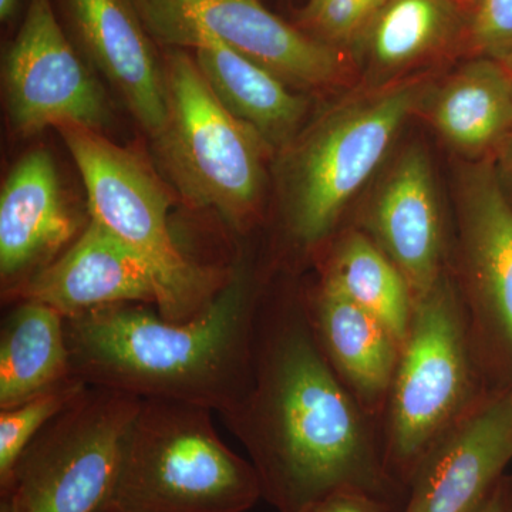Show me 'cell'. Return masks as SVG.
<instances>
[{
  "label": "cell",
  "instance_id": "cell-1",
  "mask_svg": "<svg viewBox=\"0 0 512 512\" xmlns=\"http://www.w3.org/2000/svg\"><path fill=\"white\" fill-rule=\"evenodd\" d=\"M220 416L247 450L262 498L276 512H311L348 491L403 507L406 491L387 473L379 423L326 359L306 293L261 286L247 380Z\"/></svg>",
  "mask_w": 512,
  "mask_h": 512
},
{
  "label": "cell",
  "instance_id": "cell-2",
  "mask_svg": "<svg viewBox=\"0 0 512 512\" xmlns=\"http://www.w3.org/2000/svg\"><path fill=\"white\" fill-rule=\"evenodd\" d=\"M261 285L247 266L235 265L211 305L190 322L165 319L144 303L64 316L73 376L140 399L178 400L220 414L247 380Z\"/></svg>",
  "mask_w": 512,
  "mask_h": 512
},
{
  "label": "cell",
  "instance_id": "cell-3",
  "mask_svg": "<svg viewBox=\"0 0 512 512\" xmlns=\"http://www.w3.org/2000/svg\"><path fill=\"white\" fill-rule=\"evenodd\" d=\"M490 392L450 271L414 302L382 420L387 473L407 493L431 448Z\"/></svg>",
  "mask_w": 512,
  "mask_h": 512
},
{
  "label": "cell",
  "instance_id": "cell-4",
  "mask_svg": "<svg viewBox=\"0 0 512 512\" xmlns=\"http://www.w3.org/2000/svg\"><path fill=\"white\" fill-rule=\"evenodd\" d=\"M212 410L143 399L124 436L109 504L124 512H247L262 498L251 461L218 436Z\"/></svg>",
  "mask_w": 512,
  "mask_h": 512
},
{
  "label": "cell",
  "instance_id": "cell-5",
  "mask_svg": "<svg viewBox=\"0 0 512 512\" xmlns=\"http://www.w3.org/2000/svg\"><path fill=\"white\" fill-rule=\"evenodd\" d=\"M427 90L421 77L390 83L343 101L309 128L289 160L286 181L285 231L299 251L328 244Z\"/></svg>",
  "mask_w": 512,
  "mask_h": 512
},
{
  "label": "cell",
  "instance_id": "cell-6",
  "mask_svg": "<svg viewBox=\"0 0 512 512\" xmlns=\"http://www.w3.org/2000/svg\"><path fill=\"white\" fill-rule=\"evenodd\" d=\"M82 175L90 218L133 248L153 266L163 286L157 309L173 322L197 319L228 281L192 262L170 225V194L136 154L111 143L93 128L57 127Z\"/></svg>",
  "mask_w": 512,
  "mask_h": 512
},
{
  "label": "cell",
  "instance_id": "cell-7",
  "mask_svg": "<svg viewBox=\"0 0 512 512\" xmlns=\"http://www.w3.org/2000/svg\"><path fill=\"white\" fill-rule=\"evenodd\" d=\"M164 70L168 119L156 140L167 173L185 200L247 231L261 204L269 144L225 109L190 56L171 53Z\"/></svg>",
  "mask_w": 512,
  "mask_h": 512
},
{
  "label": "cell",
  "instance_id": "cell-8",
  "mask_svg": "<svg viewBox=\"0 0 512 512\" xmlns=\"http://www.w3.org/2000/svg\"><path fill=\"white\" fill-rule=\"evenodd\" d=\"M140 397L87 384L40 431L0 483V512H99Z\"/></svg>",
  "mask_w": 512,
  "mask_h": 512
},
{
  "label": "cell",
  "instance_id": "cell-9",
  "mask_svg": "<svg viewBox=\"0 0 512 512\" xmlns=\"http://www.w3.org/2000/svg\"><path fill=\"white\" fill-rule=\"evenodd\" d=\"M456 259L448 265L490 390L512 386V204L490 163L464 168Z\"/></svg>",
  "mask_w": 512,
  "mask_h": 512
},
{
  "label": "cell",
  "instance_id": "cell-10",
  "mask_svg": "<svg viewBox=\"0 0 512 512\" xmlns=\"http://www.w3.org/2000/svg\"><path fill=\"white\" fill-rule=\"evenodd\" d=\"M3 86L20 136L66 124L99 130L109 120L99 83L64 36L50 0H30L3 63Z\"/></svg>",
  "mask_w": 512,
  "mask_h": 512
},
{
  "label": "cell",
  "instance_id": "cell-11",
  "mask_svg": "<svg viewBox=\"0 0 512 512\" xmlns=\"http://www.w3.org/2000/svg\"><path fill=\"white\" fill-rule=\"evenodd\" d=\"M512 460V386L491 390L421 460L400 512H477Z\"/></svg>",
  "mask_w": 512,
  "mask_h": 512
},
{
  "label": "cell",
  "instance_id": "cell-12",
  "mask_svg": "<svg viewBox=\"0 0 512 512\" xmlns=\"http://www.w3.org/2000/svg\"><path fill=\"white\" fill-rule=\"evenodd\" d=\"M363 232L402 272L414 302L448 269V242L433 167L426 151H403L377 188Z\"/></svg>",
  "mask_w": 512,
  "mask_h": 512
},
{
  "label": "cell",
  "instance_id": "cell-13",
  "mask_svg": "<svg viewBox=\"0 0 512 512\" xmlns=\"http://www.w3.org/2000/svg\"><path fill=\"white\" fill-rule=\"evenodd\" d=\"M87 224L64 194L50 154H26L10 171L0 194L3 301L8 303L37 272L72 247Z\"/></svg>",
  "mask_w": 512,
  "mask_h": 512
},
{
  "label": "cell",
  "instance_id": "cell-14",
  "mask_svg": "<svg viewBox=\"0 0 512 512\" xmlns=\"http://www.w3.org/2000/svg\"><path fill=\"white\" fill-rule=\"evenodd\" d=\"M46 303L63 316L114 303L160 308L163 286L153 266L90 218L80 237L56 261L37 272L8 303Z\"/></svg>",
  "mask_w": 512,
  "mask_h": 512
},
{
  "label": "cell",
  "instance_id": "cell-15",
  "mask_svg": "<svg viewBox=\"0 0 512 512\" xmlns=\"http://www.w3.org/2000/svg\"><path fill=\"white\" fill-rule=\"evenodd\" d=\"M185 25L217 36L285 83L328 86L342 77L335 47L303 35L258 0H175Z\"/></svg>",
  "mask_w": 512,
  "mask_h": 512
},
{
  "label": "cell",
  "instance_id": "cell-16",
  "mask_svg": "<svg viewBox=\"0 0 512 512\" xmlns=\"http://www.w3.org/2000/svg\"><path fill=\"white\" fill-rule=\"evenodd\" d=\"M87 53L151 137L168 119L165 70L127 0H69Z\"/></svg>",
  "mask_w": 512,
  "mask_h": 512
},
{
  "label": "cell",
  "instance_id": "cell-17",
  "mask_svg": "<svg viewBox=\"0 0 512 512\" xmlns=\"http://www.w3.org/2000/svg\"><path fill=\"white\" fill-rule=\"evenodd\" d=\"M306 302L330 366L380 426L402 346L376 316L320 281Z\"/></svg>",
  "mask_w": 512,
  "mask_h": 512
},
{
  "label": "cell",
  "instance_id": "cell-18",
  "mask_svg": "<svg viewBox=\"0 0 512 512\" xmlns=\"http://www.w3.org/2000/svg\"><path fill=\"white\" fill-rule=\"evenodd\" d=\"M195 63L229 113L255 128L266 143H284L306 113V100L288 83L198 26L185 25Z\"/></svg>",
  "mask_w": 512,
  "mask_h": 512
},
{
  "label": "cell",
  "instance_id": "cell-19",
  "mask_svg": "<svg viewBox=\"0 0 512 512\" xmlns=\"http://www.w3.org/2000/svg\"><path fill=\"white\" fill-rule=\"evenodd\" d=\"M430 120L467 156L500 146L512 131L510 74L488 57L464 64L431 97Z\"/></svg>",
  "mask_w": 512,
  "mask_h": 512
},
{
  "label": "cell",
  "instance_id": "cell-20",
  "mask_svg": "<svg viewBox=\"0 0 512 512\" xmlns=\"http://www.w3.org/2000/svg\"><path fill=\"white\" fill-rule=\"evenodd\" d=\"M0 336V410L73 376L64 316L46 303H13Z\"/></svg>",
  "mask_w": 512,
  "mask_h": 512
},
{
  "label": "cell",
  "instance_id": "cell-21",
  "mask_svg": "<svg viewBox=\"0 0 512 512\" xmlns=\"http://www.w3.org/2000/svg\"><path fill=\"white\" fill-rule=\"evenodd\" d=\"M319 281L376 316L403 345L412 323V291L402 272L362 229H346L330 242Z\"/></svg>",
  "mask_w": 512,
  "mask_h": 512
},
{
  "label": "cell",
  "instance_id": "cell-22",
  "mask_svg": "<svg viewBox=\"0 0 512 512\" xmlns=\"http://www.w3.org/2000/svg\"><path fill=\"white\" fill-rule=\"evenodd\" d=\"M457 25V0H386L360 36L370 67L396 73L446 45Z\"/></svg>",
  "mask_w": 512,
  "mask_h": 512
},
{
  "label": "cell",
  "instance_id": "cell-23",
  "mask_svg": "<svg viewBox=\"0 0 512 512\" xmlns=\"http://www.w3.org/2000/svg\"><path fill=\"white\" fill-rule=\"evenodd\" d=\"M86 386L83 380L72 376L25 402L0 410V483L9 477L16 461L37 434Z\"/></svg>",
  "mask_w": 512,
  "mask_h": 512
},
{
  "label": "cell",
  "instance_id": "cell-24",
  "mask_svg": "<svg viewBox=\"0 0 512 512\" xmlns=\"http://www.w3.org/2000/svg\"><path fill=\"white\" fill-rule=\"evenodd\" d=\"M386 0H309L313 28L333 42H350L362 35Z\"/></svg>",
  "mask_w": 512,
  "mask_h": 512
},
{
  "label": "cell",
  "instance_id": "cell-25",
  "mask_svg": "<svg viewBox=\"0 0 512 512\" xmlns=\"http://www.w3.org/2000/svg\"><path fill=\"white\" fill-rule=\"evenodd\" d=\"M471 42L485 55H512V0H478Z\"/></svg>",
  "mask_w": 512,
  "mask_h": 512
},
{
  "label": "cell",
  "instance_id": "cell-26",
  "mask_svg": "<svg viewBox=\"0 0 512 512\" xmlns=\"http://www.w3.org/2000/svg\"><path fill=\"white\" fill-rule=\"evenodd\" d=\"M386 501L363 493H339L330 495L316 505L311 512H396Z\"/></svg>",
  "mask_w": 512,
  "mask_h": 512
},
{
  "label": "cell",
  "instance_id": "cell-27",
  "mask_svg": "<svg viewBox=\"0 0 512 512\" xmlns=\"http://www.w3.org/2000/svg\"><path fill=\"white\" fill-rule=\"evenodd\" d=\"M477 512H512V474H505Z\"/></svg>",
  "mask_w": 512,
  "mask_h": 512
},
{
  "label": "cell",
  "instance_id": "cell-28",
  "mask_svg": "<svg viewBox=\"0 0 512 512\" xmlns=\"http://www.w3.org/2000/svg\"><path fill=\"white\" fill-rule=\"evenodd\" d=\"M19 0H0V18L9 20L18 8Z\"/></svg>",
  "mask_w": 512,
  "mask_h": 512
},
{
  "label": "cell",
  "instance_id": "cell-29",
  "mask_svg": "<svg viewBox=\"0 0 512 512\" xmlns=\"http://www.w3.org/2000/svg\"><path fill=\"white\" fill-rule=\"evenodd\" d=\"M500 146H503L505 164H507V167H510V170H512V131L507 137H505V140L500 144Z\"/></svg>",
  "mask_w": 512,
  "mask_h": 512
},
{
  "label": "cell",
  "instance_id": "cell-30",
  "mask_svg": "<svg viewBox=\"0 0 512 512\" xmlns=\"http://www.w3.org/2000/svg\"><path fill=\"white\" fill-rule=\"evenodd\" d=\"M99 512H124L119 510V508L113 507V505L107 504L106 507L101 508Z\"/></svg>",
  "mask_w": 512,
  "mask_h": 512
},
{
  "label": "cell",
  "instance_id": "cell-31",
  "mask_svg": "<svg viewBox=\"0 0 512 512\" xmlns=\"http://www.w3.org/2000/svg\"><path fill=\"white\" fill-rule=\"evenodd\" d=\"M457 2H478V0H457Z\"/></svg>",
  "mask_w": 512,
  "mask_h": 512
},
{
  "label": "cell",
  "instance_id": "cell-32",
  "mask_svg": "<svg viewBox=\"0 0 512 512\" xmlns=\"http://www.w3.org/2000/svg\"><path fill=\"white\" fill-rule=\"evenodd\" d=\"M511 83H512V76H511Z\"/></svg>",
  "mask_w": 512,
  "mask_h": 512
}]
</instances>
